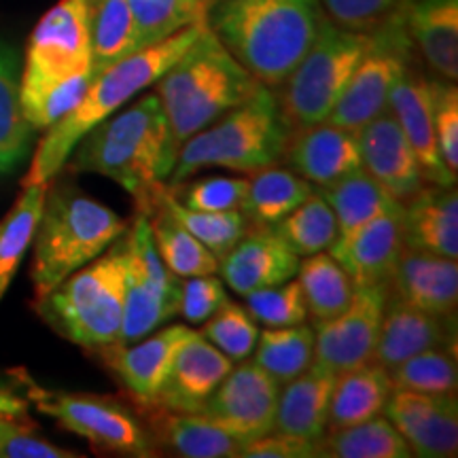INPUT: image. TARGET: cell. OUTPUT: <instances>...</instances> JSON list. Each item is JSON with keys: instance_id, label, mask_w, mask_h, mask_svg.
<instances>
[{"instance_id": "6da1fadb", "label": "cell", "mask_w": 458, "mask_h": 458, "mask_svg": "<svg viewBox=\"0 0 458 458\" xmlns=\"http://www.w3.org/2000/svg\"><path fill=\"white\" fill-rule=\"evenodd\" d=\"M72 172H96L122 185L134 199L136 215L148 216L176 162V147L157 94L128 111L111 114L74 147Z\"/></svg>"}, {"instance_id": "7a4b0ae2", "label": "cell", "mask_w": 458, "mask_h": 458, "mask_svg": "<svg viewBox=\"0 0 458 458\" xmlns=\"http://www.w3.org/2000/svg\"><path fill=\"white\" fill-rule=\"evenodd\" d=\"M318 0H216L208 28L266 88H280L323 28Z\"/></svg>"}, {"instance_id": "3957f363", "label": "cell", "mask_w": 458, "mask_h": 458, "mask_svg": "<svg viewBox=\"0 0 458 458\" xmlns=\"http://www.w3.org/2000/svg\"><path fill=\"white\" fill-rule=\"evenodd\" d=\"M206 24L208 21L182 28L164 41L140 47L131 55L119 60L117 64L96 74L83 100L66 117L47 128V134L43 136L41 145L32 157L24 187L51 182V179L71 159L77 142L91 128H96L106 117L117 113L139 91L157 83L164 77V72L196 43Z\"/></svg>"}, {"instance_id": "277c9868", "label": "cell", "mask_w": 458, "mask_h": 458, "mask_svg": "<svg viewBox=\"0 0 458 458\" xmlns=\"http://www.w3.org/2000/svg\"><path fill=\"white\" fill-rule=\"evenodd\" d=\"M261 83L225 49L208 24L157 81L176 153L196 131L250 98Z\"/></svg>"}, {"instance_id": "5b68a950", "label": "cell", "mask_w": 458, "mask_h": 458, "mask_svg": "<svg viewBox=\"0 0 458 458\" xmlns=\"http://www.w3.org/2000/svg\"><path fill=\"white\" fill-rule=\"evenodd\" d=\"M128 229L113 208L72 187L47 189L34 232L30 278L41 300L72 272L105 253Z\"/></svg>"}, {"instance_id": "8992f818", "label": "cell", "mask_w": 458, "mask_h": 458, "mask_svg": "<svg viewBox=\"0 0 458 458\" xmlns=\"http://www.w3.org/2000/svg\"><path fill=\"white\" fill-rule=\"evenodd\" d=\"M291 128L280 113L278 98L261 85L249 100L182 142L168 176L170 185H179L202 168H267L284 156Z\"/></svg>"}, {"instance_id": "52a82bcc", "label": "cell", "mask_w": 458, "mask_h": 458, "mask_svg": "<svg viewBox=\"0 0 458 458\" xmlns=\"http://www.w3.org/2000/svg\"><path fill=\"white\" fill-rule=\"evenodd\" d=\"M123 242L72 272L51 293L37 300V312L55 334L83 348L117 344L123 325Z\"/></svg>"}, {"instance_id": "ba28073f", "label": "cell", "mask_w": 458, "mask_h": 458, "mask_svg": "<svg viewBox=\"0 0 458 458\" xmlns=\"http://www.w3.org/2000/svg\"><path fill=\"white\" fill-rule=\"evenodd\" d=\"M369 32H354L325 20L317 41L283 83L280 113L291 130L327 122L348 79L368 47Z\"/></svg>"}, {"instance_id": "9c48e42d", "label": "cell", "mask_w": 458, "mask_h": 458, "mask_svg": "<svg viewBox=\"0 0 458 458\" xmlns=\"http://www.w3.org/2000/svg\"><path fill=\"white\" fill-rule=\"evenodd\" d=\"M411 43L399 9L369 30V41L346 89L331 111L329 123L357 131L388 111V96L399 77L411 66Z\"/></svg>"}, {"instance_id": "30bf717a", "label": "cell", "mask_w": 458, "mask_h": 458, "mask_svg": "<svg viewBox=\"0 0 458 458\" xmlns=\"http://www.w3.org/2000/svg\"><path fill=\"white\" fill-rule=\"evenodd\" d=\"M26 399L66 431L88 439L94 448L123 456H153L156 444L145 427L123 403L102 394L60 393L38 386L32 377L20 371Z\"/></svg>"}, {"instance_id": "8fae6325", "label": "cell", "mask_w": 458, "mask_h": 458, "mask_svg": "<svg viewBox=\"0 0 458 458\" xmlns=\"http://www.w3.org/2000/svg\"><path fill=\"white\" fill-rule=\"evenodd\" d=\"M123 325L119 344L142 340L179 314L181 280L164 266L145 215H136L123 233Z\"/></svg>"}, {"instance_id": "7c38bea8", "label": "cell", "mask_w": 458, "mask_h": 458, "mask_svg": "<svg viewBox=\"0 0 458 458\" xmlns=\"http://www.w3.org/2000/svg\"><path fill=\"white\" fill-rule=\"evenodd\" d=\"M88 71H91L89 0H60L34 28L20 89L45 88Z\"/></svg>"}, {"instance_id": "4fadbf2b", "label": "cell", "mask_w": 458, "mask_h": 458, "mask_svg": "<svg viewBox=\"0 0 458 458\" xmlns=\"http://www.w3.org/2000/svg\"><path fill=\"white\" fill-rule=\"evenodd\" d=\"M198 411L238 442L249 444L274 428L280 385L259 365L238 360Z\"/></svg>"}, {"instance_id": "5bb4252c", "label": "cell", "mask_w": 458, "mask_h": 458, "mask_svg": "<svg viewBox=\"0 0 458 458\" xmlns=\"http://www.w3.org/2000/svg\"><path fill=\"white\" fill-rule=\"evenodd\" d=\"M386 300L388 284L354 286L346 310L314 325V363L335 376L369 363Z\"/></svg>"}, {"instance_id": "9a60e30c", "label": "cell", "mask_w": 458, "mask_h": 458, "mask_svg": "<svg viewBox=\"0 0 458 458\" xmlns=\"http://www.w3.org/2000/svg\"><path fill=\"white\" fill-rule=\"evenodd\" d=\"M386 418L410 445L411 454L450 458L458 450L456 394H427L393 388Z\"/></svg>"}, {"instance_id": "2e32d148", "label": "cell", "mask_w": 458, "mask_h": 458, "mask_svg": "<svg viewBox=\"0 0 458 458\" xmlns=\"http://www.w3.org/2000/svg\"><path fill=\"white\" fill-rule=\"evenodd\" d=\"M433 83L425 74L411 71V66L399 77L388 96V113L397 119L411 151L420 164L427 182L439 187L456 185V174L445 165L439 153L433 123Z\"/></svg>"}, {"instance_id": "e0dca14e", "label": "cell", "mask_w": 458, "mask_h": 458, "mask_svg": "<svg viewBox=\"0 0 458 458\" xmlns=\"http://www.w3.org/2000/svg\"><path fill=\"white\" fill-rule=\"evenodd\" d=\"M191 329L185 325H172L162 331L148 335L139 346L125 348V344H108L96 348L106 368L122 382L131 399L140 410L151 408L168 376L174 354L179 352L182 342Z\"/></svg>"}, {"instance_id": "ac0fdd59", "label": "cell", "mask_w": 458, "mask_h": 458, "mask_svg": "<svg viewBox=\"0 0 458 458\" xmlns=\"http://www.w3.org/2000/svg\"><path fill=\"white\" fill-rule=\"evenodd\" d=\"M403 246V204H394L348 238L335 240L329 253L354 286H374L388 284Z\"/></svg>"}, {"instance_id": "d6986e66", "label": "cell", "mask_w": 458, "mask_h": 458, "mask_svg": "<svg viewBox=\"0 0 458 458\" xmlns=\"http://www.w3.org/2000/svg\"><path fill=\"white\" fill-rule=\"evenodd\" d=\"M232 368V359L215 348L199 331H191L174 354L168 376L151 408L198 414Z\"/></svg>"}, {"instance_id": "ffe728a7", "label": "cell", "mask_w": 458, "mask_h": 458, "mask_svg": "<svg viewBox=\"0 0 458 458\" xmlns=\"http://www.w3.org/2000/svg\"><path fill=\"white\" fill-rule=\"evenodd\" d=\"M357 145L360 168L369 172L397 202H408L427 185L403 130L388 111L357 130Z\"/></svg>"}, {"instance_id": "44dd1931", "label": "cell", "mask_w": 458, "mask_h": 458, "mask_svg": "<svg viewBox=\"0 0 458 458\" xmlns=\"http://www.w3.org/2000/svg\"><path fill=\"white\" fill-rule=\"evenodd\" d=\"M454 318H444L420 310L388 291L371 363L391 371L405 359L425 352L428 348L448 346L454 351Z\"/></svg>"}, {"instance_id": "7402d4cb", "label": "cell", "mask_w": 458, "mask_h": 458, "mask_svg": "<svg viewBox=\"0 0 458 458\" xmlns=\"http://www.w3.org/2000/svg\"><path fill=\"white\" fill-rule=\"evenodd\" d=\"M300 257L270 227H249L229 253L219 261L223 283L238 295L255 293L267 286L295 278Z\"/></svg>"}, {"instance_id": "603a6c76", "label": "cell", "mask_w": 458, "mask_h": 458, "mask_svg": "<svg viewBox=\"0 0 458 458\" xmlns=\"http://www.w3.org/2000/svg\"><path fill=\"white\" fill-rule=\"evenodd\" d=\"M283 157L301 179L317 187H327L360 168L357 131L329 122L291 130Z\"/></svg>"}, {"instance_id": "cb8c5ba5", "label": "cell", "mask_w": 458, "mask_h": 458, "mask_svg": "<svg viewBox=\"0 0 458 458\" xmlns=\"http://www.w3.org/2000/svg\"><path fill=\"white\" fill-rule=\"evenodd\" d=\"M388 291L411 306L444 318H456L458 266L450 257L403 246Z\"/></svg>"}, {"instance_id": "d4e9b609", "label": "cell", "mask_w": 458, "mask_h": 458, "mask_svg": "<svg viewBox=\"0 0 458 458\" xmlns=\"http://www.w3.org/2000/svg\"><path fill=\"white\" fill-rule=\"evenodd\" d=\"M403 242L425 253L458 257V193L456 185L427 182L403 202Z\"/></svg>"}, {"instance_id": "484cf974", "label": "cell", "mask_w": 458, "mask_h": 458, "mask_svg": "<svg viewBox=\"0 0 458 458\" xmlns=\"http://www.w3.org/2000/svg\"><path fill=\"white\" fill-rule=\"evenodd\" d=\"M411 43L444 81L458 79V0H403Z\"/></svg>"}, {"instance_id": "4316f807", "label": "cell", "mask_w": 458, "mask_h": 458, "mask_svg": "<svg viewBox=\"0 0 458 458\" xmlns=\"http://www.w3.org/2000/svg\"><path fill=\"white\" fill-rule=\"evenodd\" d=\"M334 385V371L318 363H312L303 374L284 382V388L278 393L272 431L318 442L327 428Z\"/></svg>"}, {"instance_id": "83f0119b", "label": "cell", "mask_w": 458, "mask_h": 458, "mask_svg": "<svg viewBox=\"0 0 458 458\" xmlns=\"http://www.w3.org/2000/svg\"><path fill=\"white\" fill-rule=\"evenodd\" d=\"M142 414H147L153 444L159 442L162 448H168L179 456L236 458L244 445L199 414H181L164 408H145Z\"/></svg>"}, {"instance_id": "f1b7e54d", "label": "cell", "mask_w": 458, "mask_h": 458, "mask_svg": "<svg viewBox=\"0 0 458 458\" xmlns=\"http://www.w3.org/2000/svg\"><path fill=\"white\" fill-rule=\"evenodd\" d=\"M391 391L393 385L388 371L371 363V360L337 374L329 401L325 433L359 425V422L380 416L386 408Z\"/></svg>"}, {"instance_id": "f546056e", "label": "cell", "mask_w": 458, "mask_h": 458, "mask_svg": "<svg viewBox=\"0 0 458 458\" xmlns=\"http://www.w3.org/2000/svg\"><path fill=\"white\" fill-rule=\"evenodd\" d=\"M312 191V182L301 179L293 170L267 165L250 172L249 191L240 206V213L253 227H272L295 210Z\"/></svg>"}, {"instance_id": "4dcf8cb0", "label": "cell", "mask_w": 458, "mask_h": 458, "mask_svg": "<svg viewBox=\"0 0 458 458\" xmlns=\"http://www.w3.org/2000/svg\"><path fill=\"white\" fill-rule=\"evenodd\" d=\"M318 193L334 210L337 240L348 238L374 216L386 213L394 204H401L363 168L348 172L327 187H318Z\"/></svg>"}, {"instance_id": "1f68e13d", "label": "cell", "mask_w": 458, "mask_h": 458, "mask_svg": "<svg viewBox=\"0 0 458 458\" xmlns=\"http://www.w3.org/2000/svg\"><path fill=\"white\" fill-rule=\"evenodd\" d=\"M147 221L164 266L176 278L206 276V274L219 272V259L159 199Z\"/></svg>"}, {"instance_id": "d6a6232c", "label": "cell", "mask_w": 458, "mask_h": 458, "mask_svg": "<svg viewBox=\"0 0 458 458\" xmlns=\"http://www.w3.org/2000/svg\"><path fill=\"white\" fill-rule=\"evenodd\" d=\"M89 45L94 77L140 49L128 0H89Z\"/></svg>"}, {"instance_id": "836d02e7", "label": "cell", "mask_w": 458, "mask_h": 458, "mask_svg": "<svg viewBox=\"0 0 458 458\" xmlns=\"http://www.w3.org/2000/svg\"><path fill=\"white\" fill-rule=\"evenodd\" d=\"M317 456L410 458L414 454L388 418L374 416L359 425L325 433L317 442Z\"/></svg>"}, {"instance_id": "e575fe53", "label": "cell", "mask_w": 458, "mask_h": 458, "mask_svg": "<svg viewBox=\"0 0 458 458\" xmlns=\"http://www.w3.org/2000/svg\"><path fill=\"white\" fill-rule=\"evenodd\" d=\"M297 274H300L297 280L306 300L308 317H312L314 323L329 320L346 310L352 300L354 283L334 255L325 250L308 255L300 261Z\"/></svg>"}, {"instance_id": "d590c367", "label": "cell", "mask_w": 458, "mask_h": 458, "mask_svg": "<svg viewBox=\"0 0 458 458\" xmlns=\"http://www.w3.org/2000/svg\"><path fill=\"white\" fill-rule=\"evenodd\" d=\"M32 131L21 113L17 54L0 41V172H11L26 157Z\"/></svg>"}, {"instance_id": "8d00e7d4", "label": "cell", "mask_w": 458, "mask_h": 458, "mask_svg": "<svg viewBox=\"0 0 458 458\" xmlns=\"http://www.w3.org/2000/svg\"><path fill=\"white\" fill-rule=\"evenodd\" d=\"M253 352V363L270 374L278 385H284L314 363V329L306 323L267 327L259 331Z\"/></svg>"}, {"instance_id": "74e56055", "label": "cell", "mask_w": 458, "mask_h": 458, "mask_svg": "<svg viewBox=\"0 0 458 458\" xmlns=\"http://www.w3.org/2000/svg\"><path fill=\"white\" fill-rule=\"evenodd\" d=\"M49 185L51 182H38L24 187L13 208L0 221V300L9 289L28 246L32 244Z\"/></svg>"}, {"instance_id": "f35d334b", "label": "cell", "mask_w": 458, "mask_h": 458, "mask_svg": "<svg viewBox=\"0 0 458 458\" xmlns=\"http://www.w3.org/2000/svg\"><path fill=\"white\" fill-rule=\"evenodd\" d=\"M297 257H308L331 249L337 240V221L327 199L312 191L284 219L270 227Z\"/></svg>"}, {"instance_id": "ab89813d", "label": "cell", "mask_w": 458, "mask_h": 458, "mask_svg": "<svg viewBox=\"0 0 458 458\" xmlns=\"http://www.w3.org/2000/svg\"><path fill=\"white\" fill-rule=\"evenodd\" d=\"M216 0H128L140 47L159 43L182 28L208 21Z\"/></svg>"}, {"instance_id": "60d3db41", "label": "cell", "mask_w": 458, "mask_h": 458, "mask_svg": "<svg viewBox=\"0 0 458 458\" xmlns=\"http://www.w3.org/2000/svg\"><path fill=\"white\" fill-rule=\"evenodd\" d=\"M159 202L185 225L189 232L213 253L216 259H223L236 246L240 238L249 232L250 223L240 210H225V213H206L182 206L174 198L170 185H164L159 191Z\"/></svg>"}, {"instance_id": "b9f144b4", "label": "cell", "mask_w": 458, "mask_h": 458, "mask_svg": "<svg viewBox=\"0 0 458 458\" xmlns=\"http://www.w3.org/2000/svg\"><path fill=\"white\" fill-rule=\"evenodd\" d=\"M393 388L427 394H456V352L448 346L428 348L388 371Z\"/></svg>"}, {"instance_id": "7bdbcfd3", "label": "cell", "mask_w": 458, "mask_h": 458, "mask_svg": "<svg viewBox=\"0 0 458 458\" xmlns=\"http://www.w3.org/2000/svg\"><path fill=\"white\" fill-rule=\"evenodd\" d=\"M91 81H94V72L88 71L45 85V88L20 89L21 113H24L26 122L32 125V130L51 128L83 100Z\"/></svg>"}, {"instance_id": "ee69618b", "label": "cell", "mask_w": 458, "mask_h": 458, "mask_svg": "<svg viewBox=\"0 0 458 458\" xmlns=\"http://www.w3.org/2000/svg\"><path fill=\"white\" fill-rule=\"evenodd\" d=\"M206 340L232 360L249 359L255 351L259 329L255 320L240 303L225 301L213 317L204 320V327L199 331Z\"/></svg>"}, {"instance_id": "f6af8a7d", "label": "cell", "mask_w": 458, "mask_h": 458, "mask_svg": "<svg viewBox=\"0 0 458 458\" xmlns=\"http://www.w3.org/2000/svg\"><path fill=\"white\" fill-rule=\"evenodd\" d=\"M246 297V312L266 327H291L308 320V308L303 300L300 280H286L283 284L267 286Z\"/></svg>"}, {"instance_id": "bcb514c9", "label": "cell", "mask_w": 458, "mask_h": 458, "mask_svg": "<svg viewBox=\"0 0 458 458\" xmlns=\"http://www.w3.org/2000/svg\"><path fill=\"white\" fill-rule=\"evenodd\" d=\"M172 193L182 206L193 210H206V213H225V210H240L249 181L229 179V176H208V179L196 181L185 189L172 187Z\"/></svg>"}, {"instance_id": "7dc6e473", "label": "cell", "mask_w": 458, "mask_h": 458, "mask_svg": "<svg viewBox=\"0 0 458 458\" xmlns=\"http://www.w3.org/2000/svg\"><path fill=\"white\" fill-rule=\"evenodd\" d=\"M433 123L439 153L450 172L458 170V89L450 81L433 83Z\"/></svg>"}, {"instance_id": "c3c4849f", "label": "cell", "mask_w": 458, "mask_h": 458, "mask_svg": "<svg viewBox=\"0 0 458 458\" xmlns=\"http://www.w3.org/2000/svg\"><path fill=\"white\" fill-rule=\"evenodd\" d=\"M337 26L354 32H369L399 9L403 0H318Z\"/></svg>"}, {"instance_id": "681fc988", "label": "cell", "mask_w": 458, "mask_h": 458, "mask_svg": "<svg viewBox=\"0 0 458 458\" xmlns=\"http://www.w3.org/2000/svg\"><path fill=\"white\" fill-rule=\"evenodd\" d=\"M225 301V286H223V280L216 278L215 274L181 280L179 314H182L189 323H204Z\"/></svg>"}, {"instance_id": "f907efd6", "label": "cell", "mask_w": 458, "mask_h": 458, "mask_svg": "<svg viewBox=\"0 0 458 458\" xmlns=\"http://www.w3.org/2000/svg\"><path fill=\"white\" fill-rule=\"evenodd\" d=\"M74 452L62 450L30 431V422L0 418V458H74Z\"/></svg>"}, {"instance_id": "816d5d0a", "label": "cell", "mask_w": 458, "mask_h": 458, "mask_svg": "<svg viewBox=\"0 0 458 458\" xmlns=\"http://www.w3.org/2000/svg\"><path fill=\"white\" fill-rule=\"evenodd\" d=\"M240 456L244 458H312L317 456V442L293 437L270 431L253 442L244 444L240 450Z\"/></svg>"}, {"instance_id": "f5cc1de1", "label": "cell", "mask_w": 458, "mask_h": 458, "mask_svg": "<svg viewBox=\"0 0 458 458\" xmlns=\"http://www.w3.org/2000/svg\"><path fill=\"white\" fill-rule=\"evenodd\" d=\"M0 418L28 422V399H21L11 391L0 388Z\"/></svg>"}]
</instances>
